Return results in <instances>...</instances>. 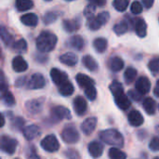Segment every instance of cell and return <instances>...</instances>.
Listing matches in <instances>:
<instances>
[{"label":"cell","mask_w":159,"mask_h":159,"mask_svg":"<svg viewBox=\"0 0 159 159\" xmlns=\"http://www.w3.org/2000/svg\"><path fill=\"white\" fill-rule=\"evenodd\" d=\"M75 91V88H74V85L67 81L66 83H64L63 85L60 86L59 87V92L61 95L64 96V97H68V96H71Z\"/></svg>","instance_id":"4dcf8cb0"},{"label":"cell","mask_w":159,"mask_h":159,"mask_svg":"<svg viewBox=\"0 0 159 159\" xmlns=\"http://www.w3.org/2000/svg\"><path fill=\"white\" fill-rule=\"evenodd\" d=\"M57 41H58V38L56 34L48 31H43L40 33V34L36 38V41H35L36 48L41 53H44V54L50 52L55 48L57 45Z\"/></svg>","instance_id":"7a4b0ae2"},{"label":"cell","mask_w":159,"mask_h":159,"mask_svg":"<svg viewBox=\"0 0 159 159\" xmlns=\"http://www.w3.org/2000/svg\"><path fill=\"white\" fill-rule=\"evenodd\" d=\"M25 84L27 85V81H26L25 76H20L15 81V86L17 88H22V86H24Z\"/></svg>","instance_id":"bcb514c9"},{"label":"cell","mask_w":159,"mask_h":159,"mask_svg":"<svg viewBox=\"0 0 159 159\" xmlns=\"http://www.w3.org/2000/svg\"><path fill=\"white\" fill-rule=\"evenodd\" d=\"M20 21L26 26L34 27L38 23V17L34 13H27L20 17Z\"/></svg>","instance_id":"cb8c5ba5"},{"label":"cell","mask_w":159,"mask_h":159,"mask_svg":"<svg viewBox=\"0 0 159 159\" xmlns=\"http://www.w3.org/2000/svg\"><path fill=\"white\" fill-rule=\"evenodd\" d=\"M109 20H110V13L108 11L100 12L93 19L88 20V27L91 31H97L102 26H103L104 24H106Z\"/></svg>","instance_id":"277c9868"},{"label":"cell","mask_w":159,"mask_h":159,"mask_svg":"<svg viewBox=\"0 0 159 159\" xmlns=\"http://www.w3.org/2000/svg\"><path fill=\"white\" fill-rule=\"evenodd\" d=\"M155 1L154 0H143L142 4L146 7V8H150L153 5H154Z\"/></svg>","instance_id":"c3c4849f"},{"label":"cell","mask_w":159,"mask_h":159,"mask_svg":"<svg viewBox=\"0 0 159 159\" xmlns=\"http://www.w3.org/2000/svg\"><path fill=\"white\" fill-rule=\"evenodd\" d=\"M109 89L115 98V102L118 108H120L123 111H126L127 109H129L130 107V105H131L130 100H129V96L127 94H125L124 88L120 82H118L116 80L113 81L111 83Z\"/></svg>","instance_id":"6da1fadb"},{"label":"cell","mask_w":159,"mask_h":159,"mask_svg":"<svg viewBox=\"0 0 159 159\" xmlns=\"http://www.w3.org/2000/svg\"><path fill=\"white\" fill-rule=\"evenodd\" d=\"M91 3H93L95 6H104L106 4V1L105 0H102V1H97V0H91L90 1Z\"/></svg>","instance_id":"f907efd6"},{"label":"cell","mask_w":159,"mask_h":159,"mask_svg":"<svg viewBox=\"0 0 159 159\" xmlns=\"http://www.w3.org/2000/svg\"><path fill=\"white\" fill-rule=\"evenodd\" d=\"M137 74L138 73H137V70L136 69H134L133 67H128L126 69L125 73H124L125 82L127 84H131L135 80V78L137 76Z\"/></svg>","instance_id":"1f68e13d"},{"label":"cell","mask_w":159,"mask_h":159,"mask_svg":"<svg viewBox=\"0 0 159 159\" xmlns=\"http://www.w3.org/2000/svg\"><path fill=\"white\" fill-rule=\"evenodd\" d=\"M109 66H110V69L113 71V72H119L123 69L124 67V61L121 58L119 57H113L111 60H110V62H109Z\"/></svg>","instance_id":"f546056e"},{"label":"cell","mask_w":159,"mask_h":159,"mask_svg":"<svg viewBox=\"0 0 159 159\" xmlns=\"http://www.w3.org/2000/svg\"><path fill=\"white\" fill-rule=\"evenodd\" d=\"M51 116L53 119L59 121V120H63V119H71L72 115L69 109H67L64 106L58 105L52 108L51 110Z\"/></svg>","instance_id":"9c48e42d"},{"label":"cell","mask_w":159,"mask_h":159,"mask_svg":"<svg viewBox=\"0 0 159 159\" xmlns=\"http://www.w3.org/2000/svg\"><path fill=\"white\" fill-rule=\"evenodd\" d=\"M75 80L78 84V86L83 89L84 90L89 89L90 87L95 86V82L92 78H90L89 76L84 75V74H78L75 76Z\"/></svg>","instance_id":"2e32d148"},{"label":"cell","mask_w":159,"mask_h":159,"mask_svg":"<svg viewBox=\"0 0 159 159\" xmlns=\"http://www.w3.org/2000/svg\"><path fill=\"white\" fill-rule=\"evenodd\" d=\"M82 62L84 64V66L90 72H96L99 68V64L98 62L95 61V59L90 56V55H86L83 57L82 59Z\"/></svg>","instance_id":"d4e9b609"},{"label":"cell","mask_w":159,"mask_h":159,"mask_svg":"<svg viewBox=\"0 0 159 159\" xmlns=\"http://www.w3.org/2000/svg\"><path fill=\"white\" fill-rule=\"evenodd\" d=\"M107 45L108 42L103 37H98L93 41V48L99 53H103L107 49Z\"/></svg>","instance_id":"83f0119b"},{"label":"cell","mask_w":159,"mask_h":159,"mask_svg":"<svg viewBox=\"0 0 159 159\" xmlns=\"http://www.w3.org/2000/svg\"><path fill=\"white\" fill-rule=\"evenodd\" d=\"M128 96H129V98H130L131 100H133V101H135V102H139V101L142 100V96H143V95H142L140 92H138L136 89H135V90H134V89H131V90H129Z\"/></svg>","instance_id":"f6af8a7d"},{"label":"cell","mask_w":159,"mask_h":159,"mask_svg":"<svg viewBox=\"0 0 159 159\" xmlns=\"http://www.w3.org/2000/svg\"><path fill=\"white\" fill-rule=\"evenodd\" d=\"M1 119H2V123H1V127H3V126L5 125V116H4V115H3V114L1 115Z\"/></svg>","instance_id":"db71d44e"},{"label":"cell","mask_w":159,"mask_h":159,"mask_svg":"<svg viewBox=\"0 0 159 159\" xmlns=\"http://www.w3.org/2000/svg\"><path fill=\"white\" fill-rule=\"evenodd\" d=\"M88 109V103L85 98L82 96H77L74 100V110L75 114L79 116H82L86 114Z\"/></svg>","instance_id":"4fadbf2b"},{"label":"cell","mask_w":159,"mask_h":159,"mask_svg":"<svg viewBox=\"0 0 159 159\" xmlns=\"http://www.w3.org/2000/svg\"><path fill=\"white\" fill-rule=\"evenodd\" d=\"M22 134L27 141H33L41 134V129L36 125H30L23 129Z\"/></svg>","instance_id":"5bb4252c"},{"label":"cell","mask_w":159,"mask_h":159,"mask_svg":"<svg viewBox=\"0 0 159 159\" xmlns=\"http://www.w3.org/2000/svg\"><path fill=\"white\" fill-rule=\"evenodd\" d=\"M143 107L148 115L153 116V115H155V113L157 111V102L154 99L148 97V98H145L143 100Z\"/></svg>","instance_id":"484cf974"},{"label":"cell","mask_w":159,"mask_h":159,"mask_svg":"<svg viewBox=\"0 0 159 159\" xmlns=\"http://www.w3.org/2000/svg\"><path fill=\"white\" fill-rule=\"evenodd\" d=\"M77 56L73 52H66L60 56V61L67 66H75L77 63Z\"/></svg>","instance_id":"44dd1931"},{"label":"cell","mask_w":159,"mask_h":159,"mask_svg":"<svg viewBox=\"0 0 159 159\" xmlns=\"http://www.w3.org/2000/svg\"><path fill=\"white\" fill-rule=\"evenodd\" d=\"M61 11H57V10H51V11H48V12L45 13V15L43 16L44 23L47 24V25H48L50 23H53L61 16Z\"/></svg>","instance_id":"f1b7e54d"},{"label":"cell","mask_w":159,"mask_h":159,"mask_svg":"<svg viewBox=\"0 0 159 159\" xmlns=\"http://www.w3.org/2000/svg\"><path fill=\"white\" fill-rule=\"evenodd\" d=\"M89 153L93 158H99L103 153V145L97 141H93L89 144Z\"/></svg>","instance_id":"ac0fdd59"},{"label":"cell","mask_w":159,"mask_h":159,"mask_svg":"<svg viewBox=\"0 0 159 159\" xmlns=\"http://www.w3.org/2000/svg\"><path fill=\"white\" fill-rule=\"evenodd\" d=\"M24 119L21 117H15L11 120V127L12 129H14L15 130H23L24 127Z\"/></svg>","instance_id":"ab89813d"},{"label":"cell","mask_w":159,"mask_h":159,"mask_svg":"<svg viewBox=\"0 0 159 159\" xmlns=\"http://www.w3.org/2000/svg\"><path fill=\"white\" fill-rule=\"evenodd\" d=\"M155 159H159V157H157V158H155Z\"/></svg>","instance_id":"11a10c76"},{"label":"cell","mask_w":159,"mask_h":159,"mask_svg":"<svg viewBox=\"0 0 159 159\" xmlns=\"http://www.w3.org/2000/svg\"><path fill=\"white\" fill-rule=\"evenodd\" d=\"M129 22L127 20H123L120 22L115 24V26H114V32H115V34H117V35L125 34L129 31Z\"/></svg>","instance_id":"4316f807"},{"label":"cell","mask_w":159,"mask_h":159,"mask_svg":"<svg viewBox=\"0 0 159 159\" xmlns=\"http://www.w3.org/2000/svg\"><path fill=\"white\" fill-rule=\"evenodd\" d=\"M99 136L102 142L108 145L115 146L116 148H120L124 145V137L116 129H109L102 130L100 132Z\"/></svg>","instance_id":"3957f363"},{"label":"cell","mask_w":159,"mask_h":159,"mask_svg":"<svg viewBox=\"0 0 159 159\" xmlns=\"http://www.w3.org/2000/svg\"><path fill=\"white\" fill-rule=\"evenodd\" d=\"M154 94L159 98V80L157 81V84H156V87H155V89H154Z\"/></svg>","instance_id":"816d5d0a"},{"label":"cell","mask_w":159,"mask_h":159,"mask_svg":"<svg viewBox=\"0 0 159 159\" xmlns=\"http://www.w3.org/2000/svg\"><path fill=\"white\" fill-rule=\"evenodd\" d=\"M97 118L96 117H88L81 124V129L85 135H90L96 129L97 126Z\"/></svg>","instance_id":"9a60e30c"},{"label":"cell","mask_w":159,"mask_h":159,"mask_svg":"<svg viewBox=\"0 0 159 159\" xmlns=\"http://www.w3.org/2000/svg\"><path fill=\"white\" fill-rule=\"evenodd\" d=\"M149 148L152 152H159V138L158 137H154L150 143H149Z\"/></svg>","instance_id":"ee69618b"},{"label":"cell","mask_w":159,"mask_h":159,"mask_svg":"<svg viewBox=\"0 0 159 159\" xmlns=\"http://www.w3.org/2000/svg\"><path fill=\"white\" fill-rule=\"evenodd\" d=\"M0 143H1V150L8 155H13L18 146L17 140L7 135H3L1 137Z\"/></svg>","instance_id":"52a82bcc"},{"label":"cell","mask_w":159,"mask_h":159,"mask_svg":"<svg viewBox=\"0 0 159 159\" xmlns=\"http://www.w3.org/2000/svg\"><path fill=\"white\" fill-rule=\"evenodd\" d=\"M130 10L133 14L135 15H138V14H141L143 10V4L139 1H134L132 4H131V7H130Z\"/></svg>","instance_id":"60d3db41"},{"label":"cell","mask_w":159,"mask_h":159,"mask_svg":"<svg viewBox=\"0 0 159 159\" xmlns=\"http://www.w3.org/2000/svg\"><path fill=\"white\" fill-rule=\"evenodd\" d=\"M68 46L75 50H82L84 48V46H85V42H84V39L82 36L80 35H74L72 37L69 38L68 40Z\"/></svg>","instance_id":"7402d4cb"},{"label":"cell","mask_w":159,"mask_h":159,"mask_svg":"<svg viewBox=\"0 0 159 159\" xmlns=\"http://www.w3.org/2000/svg\"><path fill=\"white\" fill-rule=\"evenodd\" d=\"M44 101L45 100L43 98H40V99H33V100L27 101L26 103H25V108L32 115L39 114L42 111V109H43Z\"/></svg>","instance_id":"8fae6325"},{"label":"cell","mask_w":159,"mask_h":159,"mask_svg":"<svg viewBox=\"0 0 159 159\" xmlns=\"http://www.w3.org/2000/svg\"><path fill=\"white\" fill-rule=\"evenodd\" d=\"M1 97H2V101L7 106H13L16 103L15 98L13 97L12 93L8 90L1 92Z\"/></svg>","instance_id":"e575fe53"},{"label":"cell","mask_w":159,"mask_h":159,"mask_svg":"<svg viewBox=\"0 0 159 159\" xmlns=\"http://www.w3.org/2000/svg\"><path fill=\"white\" fill-rule=\"evenodd\" d=\"M108 156L110 159H127V155L116 147H112L108 152Z\"/></svg>","instance_id":"836d02e7"},{"label":"cell","mask_w":159,"mask_h":159,"mask_svg":"<svg viewBox=\"0 0 159 159\" xmlns=\"http://www.w3.org/2000/svg\"><path fill=\"white\" fill-rule=\"evenodd\" d=\"M128 120L129 123L133 127H140L143 124L144 119L143 115L138 110H132L128 115Z\"/></svg>","instance_id":"e0dca14e"},{"label":"cell","mask_w":159,"mask_h":159,"mask_svg":"<svg viewBox=\"0 0 159 159\" xmlns=\"http://www.w3.org/2000/svg\"><path fill=\"white\" fill-rule=\"evenodd\" d=\"M34 7V2L31 0H17L16 7L19 11H26Z\"/></svg>","instance_id":"d6a6232c"},{"label":"cell","mask_w":159,"mask_h":159,"mask_svg":"<svg viewBox=\"0 0 159 159\" xmlns=\"http://www.w3.org/2000/svg\"><path fill=\"white\" fill-rule=\"evenodd\" d=\"M129 2L128 0H115L113 2V6L116 8V10L119 11V12H124L128 6H129Z\"/></svg>","instance_id":"f35d334b"},{"label":"cell","mask_w":159,"mask_h":159,"mask_svg":"<svg viewBox=\"0 0 159 159\" xmlns=\"http://www.w3.org/2000/svg\"><path fill=\"white\" fill-rule=\"evenodd\" d=\"M47 59H48V58L45 56V54H43L42 56L38 55V56L36 57V61H40V62H45V61H46Z\"/></svg>","instance_id":"f5cc1de1"},{"label":"cell","mask_w":159,"mask_h":159,"mask_svg":"<svg viewBox=\"0 0 159 159\" xmlns=\"http://www.w3.org/2000/svg\"><path fill=\"white\" fill-rule=\"evenodd\" d=\"M133 25H134L135 33L138 36H140V37H145L146 36V34H147V24L143 19H141V18L136 19Z\"/></svg>","instance_id":"ffe728a7"},{"label":"cell","mask_w":159,"mask_h":159,"mask_svg":"<svg viewBox=\"0 0 159 159\" xmlns=\"http://www.w3.org/2000/svg\"><path fill=\"white\" fill-rule=\"evenodd\" d=\"M85 92V95L87 96V98L89 100V101H94L97 97V89L95 88V86L93 87H90L89 89L84 90Z\"/></svg>","instance_id":"b9f144b4"},{"label":"cell","mask_w":159,"mask_h":159,"mask_svg":"<svg viewBox=\"0 0 159 159\" xmlns=\"http://www.w3.org/2000/svg\"><path fill=\"white\" fill-rule=\"evenodd\" d=\"M96 7H97V6H95V5H94L93 3H91V2H89V3L86 6V7H85V9H84V16L88 19V20H91V19H93V18L95 17Z\"/></svg>","instance_id":"d590c367"},{"label":"cell","mask_w":159,"mask_h":159,"mask_svg":"<svg viewBox=\"0 0 159 159\" xmlns=\"http://www.w3.org/2000/svg\"><path fill=\"white\" fill-rule=\"evenodd\" d=\"M1 39L6 46H9L13 41V35L4 27H1Z\"/></svg>","instance_id":"8d00e7d4"},{"label":"cell","mask_w":159,"mask_h":159,"mask_svg":"<svg viewBox=\"0 0 159 159\" xmlns=\"http://www.w3.org/2000/svg\"><path fill=\"white\" fill-rule=\"evenodd\" d=\"M12 68L17 73H22L28 69V63L21 56H16L12 60Z\"/></svg>","instance_id":"d6986e66"},{"label":"cell","mask_w":159,"mask_h":159,"mask_svg":"<svg viewBox=\"0 0 159 159\" xmlns=\"http://www.w3.org/2000/svg\"><path fill=\"white\" fill-rule=\"evenodd\" d=\"M41 147L48 152V153H54L57 152L60 149V143L58 142V139L54 134H49L47 135L40 143Z\"/></svg>","instance_id":"8992f818"},{"label":"cell","mask_w":159,"mask_h":159,"mask_svg":"<svg viewBox=\"0 0 159 159\" xmlns=\"http://www.w3.org/2000/svg\"><path fill=\"white\" fill-rule=\"evenodd\" d=\"M148 68L152 73H159V58L150 61L148 63Z\"/></svg>","instance_id":"7bdbcfd3"},{"label":"cell","mask_w":159,"mask_h":159,"mask_svg":"<svg viewBox=\"0 0 159 159\" xmlns=\"http://www.w3.org/2000/svg\"><path fill=\"white\" fill-rule=\"evenodd\" d=\"M80 27V20H64L62 21V28L67 33H74Z\"/></svg>","instance_id":"603a6c76"},{"label":"cell","mask_w":159,"mask_h":159,"mask_svg":"<svg viewBox=\"0 0 159 159\" xmlns=\"http://www.w3.org/2000/svg\"><path fill=\"white\" fill-rule=\"evenodd\" d=\"M50 78L54 82V84L58 87L63 85L68 81L67 74L58 68H52L50 70Z\"/></svg>","instance_id":"30bf717a"},{"label":"cell","mask_w":159,"mask_h":159,"mask_svg":"<svg viewBox=\"0 0 159 159\" xmlns=\"http://www.w3.org/2000/svg\"><path fill=\"white\" fill-rule=\"evenodd\" d=\"M158 108H159V105H158Z\"/></svg>","instance_id":"9f6ffc18"},{"label":"cell","mask_w":159,"mask_h":159,"mask_svg":"<svg viewBox=\"0 0 159 159\" xmlns=\"http://www.w3.org/2000/svg\"><path fill=\"white\" fill-rule=\"evenodd\" d=\"M27 159H40V157L35 153L34 149H32V151L30 152V154H28V156H27Z\"/></svg>","instance_id":"7dc6e473"},{"label":"cell","mask_w":159,"mask_h":159,"mask_svg":"<svg viewBox=\"0 0 159 159\" xmlns=\"http://www.w3.org/2000/svg\"><path fill=\"white\" fill-rule=\"evenodd\" d=\"M135 89L142 95H145L151 89V82L146 76H141L135 82Z\"/></svg>","instance_id":"7c38bea8"},{"label":"cell","mask_w":159,"mask_h":159,"mask_svg":"<svg viewBox=\"0 0 159 159\" xmlns=\"http://www.w3.org/2000/svg\"><path fill=\"white\" fill-rule=\"evenodd\" d=\"M66 157L68 159H76L77 157V154L75 153V152H74V151H69L67 154H66Z\"/></svg>","instance_id":"681fc988"},{"label":"cell","mask_w":159,"mask_h":159,"mask_svg":"<svg viewBox=\"0 0 159 159\" xmlns=\"http://www.w3.org/2000/svg\"><path fill=\"white\" fill-rule=\"evenodd\" d=\"M61 137L62 139V141L65 143H69V144H73V143H76L79 141V133L77 131V129L74 127V126H66L61 134Z\"/></svg>","instance_id":"5b68a950"},{"label":"cell","mask_w":159,"mask_h":159,"mask_svg":"<svg viewBox=\"0 0 159 159\" xmlns=\"http://www.w3.org/2000/svg\"><path fill=\"white\" fill-rule=\"evenodd\" d=\"M46 86V79L41 74H34L27 81V89H41Z\"/></svg>","instance_id":"ba28073f"},{"label":"cell","mask_w":159,"mask_h":159,"mask_svg":"<svg viewBox=\"0 0 159 159\" xmlns=\"http://www.w3.org/2000/svg\"><path fill=\"white\" fill-rule=\"evenodd\" d=\"M12 49L16 52H24L27 49V43L24 39H19L12 44Z\"/></svg>","instance_id":"74e56055"}]
</instances>
